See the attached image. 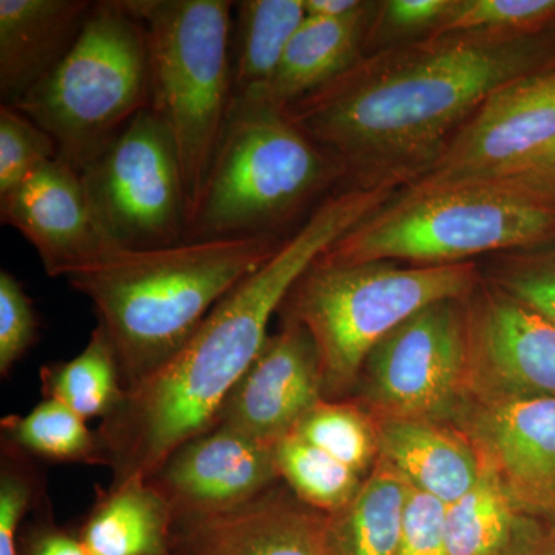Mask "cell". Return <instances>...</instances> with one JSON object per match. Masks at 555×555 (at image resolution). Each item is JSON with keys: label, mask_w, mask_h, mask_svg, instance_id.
Here are the masks:
<instances>
[{"label": "cell", "mask_w": 555, "mask_h": 555, "mask_svg": "<svg viewBox=\"0 0 555 555\" xmlns=\"http://www.w3.org/2000/svg\"><path fill=\"white\" fill-rule=\"evenodd\" d=\"M554 67L555 25L525 36H426L364 54L286 112L341 164L345 189H403L492 93Z\"/></svg>", "instance_id": "obj_1"}, {"label": "cell", "mask_w": 555, "mask_h": 555, "mask_svg": "<svg viewBox=\"0 0 555 555\" xmlns=\"http://www.w3.org/2000/svg\"><path fill=\"white\" fill-rule=\"evenodd\" d=\"M396 189H343L318 204L268 262L218 302L158 371L127 389L98 426L112 485L149 480L175 449L211 429L233 387L268 341L270 320L332 244L385 206Z\"/></svg>", "instance_id": "obj_2"}, {"label": "cell", "mask_w": 555, "mask_h": 555, "mask_svg": "<svg viewBox=\"0 0 555 555\" xmlns=\"http://www.w3.org/2000/svg\"><path fill=\"white\" fill-rule=\"evenodd\" d=\"M287 236L182 241L150 250L113 246L67 281L93 305L130 389L181 350Z\"/></svg>", "instance_id": "obj_3"}, {"label": "cell", "mask_w": 555, "mask_h": 555, "mask_svg": "<svg viewBox=\"0 0 555 555\" xmlns=\"http://www.w3.org/2000/svg\"><path fill=\"white\" fill-rule=\"evenodd\" d=\"M550 243H555L554 201L516 182L489 178L429 190L400 189L317 261L463 264L474 257Z\"/></svg>", "instance_id": "obj_4"}, {"label": "cell", "mask_w": 555, "mask_h": 555, "mask_svg": "<svg viewBox=\"0 0 555 555\" xmlns=\"http://www.w3.org/2000/svg\"><path fill=\"white\" fill-rule=\"evenodd\" d=\"M345 182L341 164L286 108L233 100L184 241L284 236L310 204Z\"/></svg>", "instance_id": "obj_5"}, {"label": "cell", "mask_w": 555, "mask_h": 555, "mask_svg": "<svg viewBox=\"0 0 555 555\" xmlns=\"http://www.w3.org/2000/svg\"><path fill=\"white\" fill-rule=\"evenodd\" d=\"M478 281L474 262L315 261L288 292L280 312L283 320L297 321L312 335L323 364L326 400L352 387L369 353L393 328L427 306L469 298Z\"/></svg>", "instance_id": "obj_6"}, {"label": "cell", "mask_w": 555, "mask_h": 555, "mask_svg": "<svg viewBox=\"0 0 555 555\" xmlns=\"http://www.w3.org/2000/svg\"><path fill=\"white\" fill-rule=\"evenodd\" d=\"M124 2L147 31L150 109L173 139L190 221L232 108L235 2Z\"/></svg>", "instance_id": "obj_7"}, {"label": "cell", "mask_w": 555, "mask_h": 555, "mask_svg": "<svg viewBox=\"0 0 555 555\" xmlns=\"http://www.w3.org/2000/svg\"><path fill=\"white\" fill-rule=\"evenodd\" d=\"M13 107L51 134L60 159L82 171L150 108L144 24L124 0L94 2L68 53Z\"/></svg>", "instance_id": "obj_8"}, {"label": "cell", "mask_w": 555, "mask_h": 555, "mask_svg": "<svg viewBox=\"0 0 555 555\" xmlns=\"http://www.w3.org/2000/svg\"><path fill=\"white\" fill-rule=\"evenodd\" d=\"M83 189L109 246L150 250L182 243L189 204L169 130L142 109L82 171Z\"/></svg>", "instance_id": "obj_9"}, {"label": "cell", "mask_w": 555, "mask_h": 555, "mask_svg": "<svg viewBox=\"0 0 555 555\" xmlns=\"http://www.w3.org/2000/svg\"><path fill=\"white\" fill-rule=\"evenodd\" d=\"M469 298L427 306L372 349L358 378L374 406L398 418L452 414L470 375Z\"/></svg>", "instance_id": "obj_10"}, {"label": "cell", "mask_w": 555, "mask_h": 555, "mask_svg": "<svg viewBox=\"0 0 555 555\" xmlns=\"http://www.w3.org/2000/svg\"><path fill=\"white\" fill-rule=\"evenodd\" d=\"M555 138V67L506 83L483 102L408 190L494 178Z\"/></svg>", "instance_id": "obj_11"}, {"label": "cell", "mask_w": 555, "mask_h": 555, "mask_svg": "<svg viewBox=\"0 0 555 555\" xmlns=\"http://www.w3.org/2000/svg\"><path fill=\"white\" fill-rule=\"evenodd\" d=\"M278 480L275 444L221 425L175 449L149 478L175 517L235 509Z\"/></svg>", "instance_id": "obj_12"}, {"label": "cell", "mask_w": 555, "mask_h": 555, "mask_svg": "<svg viewBox=\"0 0 555 555\" xmlns=\"http://www.w3.org/2000/svg\"><path fill=\"white\" fill-rule=\"evenodd\" d=\"M324 400L320 352L308 328L283 320L269 335L238 385L233 387L215 425L275 444Z\"/></svg>", "instance_id": "obj_13"}, {"label": "cell", "mask_w": 555, "mask_h": 555, "mask_svg": "<svg viewBox=\"0 0 555 555\" xmlns=\"http://www.w3.org/2000/svg\"><path fill=\"white\" fill-rule=\"evenodd\" d=\"M470 375L491 396L555 397V326L480 276L469 298Z\"/></svg>", "instance_id": "obj_14"}, {"label": "cell", "mask_w": 555, "mask_h": 555, "mask_svg": "<svg viewBox=\"0 0 555 555\" xmlns=\"http://www.w3.org/2000/svg\"><path fill=\"white\" fill-rule=\"evenodd\" d=\"M0 219L38 251L47 275L68 278L108 250L78 170L57 158L0 196Z\"/></svg>", "instance_id": "obj_15"}, {"label": "cell", "mask_w": 555, "mask_h": 555, "mask_svg": "<svg viewBox=\"0 0 555 555\" xmlns=\"http://www.w3.org/2000/svg\"><path fill=\"white\" fill-rule=\"evenodd\" d=\"M326 520L272 486L235 509L175 517L171 555H332Z\"/></svg>", "instance_id": "obj_16"}, {"label": "cell", "mask_w": 555, "mask_h": 555, "mask_svg": "<svg viewBox=\"0 0 555 555\" xmlns=\"http://www.w3.org/2000/svg\"><path fill=\"white\" fill-rule=\"evenodd\" d=\"M467 418L485 462L520 509L545 513L555 496V397L483 393Z\"/></svg>", "instance_id": "obj_17"}, {"label": "cell", "mask_w": 555, "mask_h": 555, "mask_svg": "<svg viewBox=\"0 0 555 555\" xmlns=\"http://www.w3.org/2000/svg\"><path fill=\"white\" fill-rule=\"evenodd\" d=\"M94 2L0 0V96L16 105L60 64Z\"/></svg>", "instance_id": "obj_18"}, {"label": "cell", "mask_w": 555, "mask_h": 555, "mask_svg": "<svg viewBox=\"0 0 555 555\" xmlns=\"http://www.w3.org/2000/svg\"><path fill=\"white\" fill-rule=\"evenodd\" d=\"M377 440L387 467L447 505L465 495L483 469L476 449L433 420L387 416Z\"/></svg>", "instance_id": "obj_19"}, {"label": "cell", "mask_w": 555, "mask_h": 555, "mask_svg": "<svg viewBox=\"0 0 555 555\" xmlns=\"http://www.w3.org/2000/svg\"><path fill=\"white\" fill-rule=\"evenodd\" d=\"M377 7L378 2H366L345 20L306 17L288 43L268 89L251 98L286 108L338 78L366 54L369 30Z\"/></svg>", "instance_id": "obj_20"}, {"label": "cell", "mask_w": 555, "mask_h": 555, "mask_svg": "<svg viewBox=\"0 0 555 555\" xmlns=\"http://www.w3.org/2000/svg\"><path fill=\"white\" fill-rule=\"evenodd\" d=\"M175 514L149 480L98 488L78 534L91 555H171Z\"/></svg>", "instance_id": "obj_21"}, {"label": "cell", "mask_w": 555, "mask_h": 555, "mask_svg": "<svg viewBox=\"0 0 555 555\" xmlns=\"http://www.w3.org/2000/svg\"><path fill=\"white\" fill-rule=\"evenodd\" d=\"M233 11V100H241L268 89L306 7L305 0H243Z\"/></svg>", "instance_id": "obj_22"}, {"label": "cell", "mask_w": 555, "mask_h": 555, "mask_svg": "<svg viewBox=\"0 0 555 555\" xmlns=\"http://www.w3.org/2000/svg\"><path fill=\"white\" fill-rule=\"evenodd\" d=\"M409 491L390 467L375 470L345 509L327 516L332 555H397Z\"/></svg>", "instance_id": "obj_23"}, {"label": "cell", "mask_w": 555, "mask_h": 555, "mask_svg": "<svg viewBox=\"0 0 555 555\" xmlns=\"http://www.w3.org/2000/svg\"><path fill=\"white\" fill-rule=\"evenodd\" d=\"M39 378L43 398L60 401L86 422H104L115 414L127 393L115 349L100 326L91 331L78 356L46 364Z\"/></svg>", "instance_id": "obj_24"}, {"label": "cell", "mask_w": 555, "mask_h": 555, "mask_svg": "<svg viewBox=\"0 0 555 555\" xmlns=\"http://www.w3.org/2000/svg\"><path fill=\"white\" fill-rule=\"evenodd\" d=\"M2 443L35 462L108 467L98 429L64 406L42 398L25 415H9L0 422Z\"/></svg>", "instance_id": "obj_25"}, {"label": "cell", "mask_w": 555, "mask_h": 555, "mask_svg": "<svg viewBox=\"0 0 555 555\" xmlns=\"http://www.w3.org/2000/svg\"><path fill=\"white\" fill-rule=\"evenodd\" d=\"M485 462V460H483ZM520 506L499 473L485 462L477 483L447 505L448 555H500L505 550Z\"/></svg>", "instance_id": "obj_26"}, {"label": "cell", "mask_w": 555, "mask_h": 555, "mask_svg": "<svg viewBox=\"0 0 555 555\" xmlns=\"http://www.w3.org/2000/svg\"><path fill=\"white\" fill-rule=\"evenodd\" d=\"M275 463L288 491L324 516L345 509L364 483L357 470L292 433L276 441Z\"/></svg>", "instance_id": "obj_27"}, {"label": "cell", "mask_w": 555, "mask_h": 555, "mask_svg": "<svg viewBox=\"0 0 555 555\" xmlns=\"http://www.w3.org/2000/svg\"><path fill=\"white\" fill-rule=\"evenodd\" d=\"M292 434L361 476L378 451L377 429L350 404L323 400L299 420Z\"/></svg>", "instance_id": "obj_28"}, {"label": "cell", "mask_w": 555, "mask_h": 555, "mask_svg": "<svg viewBox=\"0 0 555 555\" xmlns=\"http://www.w3.org/2000/svg\"><path fill=\"white\" fill-rule=\"evenodd\" d=\"M555 25V0H452L430 36L455 33L537 35Z\"/></svg>", "instance_id": "obj_29"}, {"label": "cell", "mask_w": 555, "mask_h": 555, "mask_svg": "<svg viewBox=\"0 0 555 555\" xmlns=\"http://www.w3.org/2000/svg\"><path fill=\"white\" fill-rule=\"evenodd\" d=\"M483 280L555 326V243L492 255Z\"/></svg>", "instance_id": "obj_30"}, {"label": "cell", "mask_w": 555, "mask_h": 555, "mask_svg": "<svg viewBox=\"0 0 555 555\" xmlns=\"http://www.w3.org/2000/svg\"><path fill=\"white\" fill-rule=\"evenodd\" d=\"M60 158L56 141L13 105L0 107V196Z\"/></svg>", "instance_id": "obj_31"}, {"label": "cell", "mask_w": 555, "mask_h": 555, "mask_svg": "<svg viewBox=\"0 0 555 555\" xmlns=\"http://www.w3.org/2000/svg\"><path fill=\"white\" fill-rule=\"evenodd\" d=\"M47 494L35 460L0 447V555H20L22 526Z\"/></svg>", "instance_id": "obj_32"}, {"label": "cell", "mask_w": 555, "mask_h": 555, "mask_svg": "<svg viewBox=\"0 0 555 555\" xmlns=\"http://www.w3.org/2000/svg\"><path fill=\"white\" fill-rule=\"evenodd\" d=\"M452 0H386L378 2L369 30L366 53L433 35Z\"/></svg>", "instance_id": "obj_33"}, {"label": "cell", "mask_w": 555, "mask_h": 555, "mask_svg": "<svg viewBox=\"0 0 555 555\" xmlns=\"http://www.w3.org/2000/svg\"><path fill=\"white\" fill-rule=\"evenodd\" d=\"M39 321L35 302L13 273L0 272V375L13 369L38 339Z\"/></svg>", "instance_id": "obj_34"}, {"label": "cell", "mask_w": 555, "mask_h": 555, "mask_svg": "<svg viewBox=\"0 0 555 555\" xmlns=\"http://www.w3.org/2000/svg\"><path fill=\"white\" fill-rule=\"evenodd\" d=\"M444 517L447 503L411 488L397 555H448Z\"/></svg>", "instance_id": "obj_35"}, {"label": "cell", "mask_w": 555, "mask_h": 555, "mask_svg": "<svg viewBox=\"0 0 555 555\" xmlns=\"http://www.w3.org/2000/svg\"><path fill=\"white\" fill-rule=\"evenodd\" d=\"M25 520L20 537V555H91L79 539L78 529H68L54 518L49 495H43Z\"/></svg>", "instance_id": "obj_36"}, {"label": "cell", "mask_w": 555, "mask_h": 555, "mask_svg": "<svg viewBox=\"0 0 555 555\" xmlns=\"http://www.w3.org/2000/svg\"><path fill=\"white\" fill-rule=\"evenodd\" d=\"M500 555H555V517L520 511L513 535Z\"/></svg>", "instance_id": "obj_37"}, {"label": "cell", "mask_w": 555, "mask_h": 555, "mask_svg": "<svg viewBox=\"0 0 555 555\" xmlns=\"http://www.w3.org/2000/svg\"><path fill=\"white\" fill-rule=\"evenodd\" d=\"M494 178L516 182L555 203V138L545 147Z\"/></svg>", "instance_id": "obj_38"}, {"label": "cell", "mask_w": 555, "mask_h": 555, "mask_svg": "<svg viewBox=\"0 0 555 555\" xmlns=\"http://www.w3.org/2000/svg\"><path fill=\"white\" fill-rule=\"evenodd\" d=\"M364 0H305L306 17L337 21L363 9Z\"/></svg>", "instance_id": "obj_39"}, {"label": "cell", "mask_w": 555, "mask_h": 555, "mask_svg": "<svg viewBox=\"0 0 555 555\" xmlns=\"http://www.w3.org/2000/svg\"><path fill=\"white\" fill-rule=\"evenodd\" d=\"M543 514H547V516L555 517V496L553 499V502L550 503V506H547V509Z\"/></svg>", "instance_id": "obj_40"}]
</instances>
